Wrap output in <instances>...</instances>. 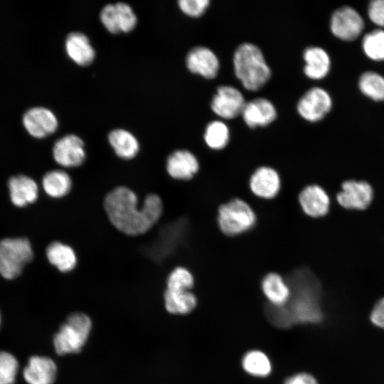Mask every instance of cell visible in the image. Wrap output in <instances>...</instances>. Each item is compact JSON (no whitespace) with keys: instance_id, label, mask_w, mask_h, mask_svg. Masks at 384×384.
I'll use <instances>...</instances> for the list:
<instances>
[{"instance_id":"39","label":"cell","mask_w":384,"mask_h":384,"mask_svg":"<svg viewBox=\"0 0 384 384\" xmlns=\"http://www.w3.org/2000/svg\"><path fill=\"white\" fill-rule=\"evenodd\" d=\"M0 325H1V315H0Z\"/></svg>"},{"instance_id":"36","label":"cell","mask_w":384,"mask_h":384,"mask_svg":"<svg viewBox=\"0 0 384 384\" xmlns=\"http://www.w3.org/2000/svg\"><path fill=\"white\" fill-rule=\"evenodd\" d=\"M368 16L374 23L384 26V0L372 1L368 6Z\"/></svg>"},{"instance_id":"13","label":"cell","mask_w":384,"mask_h":384,"mask_svg":"<svg viewBox=\"0 0 384 384\" xmlns=\"http://www.w3.org/2000/svg\"><path fill=\"white\" fill-rule=\"evenodd\" d=\"M22 122L28 134L37 139L53 134L58 127L55 114L49 109L43 107L28 109L23 114Z\"/></svg>"},{"instance_id":"29","label":"cell","mask_w":384,"mask_h":384,"mask_svg":"<svg viewBox=\"0 0 384 384\" xmlns=\"http://www.w3.org/2000/svg\"><path fill=\"white\" fill-rule=\"evenodd\" d=\"M229 139V129L222 121H213L206 126L204 140L209 148L214 150L223 149L228 144Z\"/></svg>"},{"instance_id":"30","label":"cell","mask_w":384,"mask_h":384,"mask_svg":"<svg viewBox=\"0 0 384 384\" xmlns=\"http://www.w3.org/2000/svg\"><path fill=\"white\" fill-rule=\"evenodd\" d=\"M361 91L375 101H384V78L374 72L363 73L359 80Z\"/></svg>"},{"instance_id":"19","label":"cell","mask_w":384,"mask_h":384,"mask_svg":"<svg viewBox=\"0 0 384 384\" xmlns=\"http://www.w3.org/2000/svg\"><path fill=\"white\" fill-rule=\"evenodd\" d=\"M8 188L11 203L18 208L33 203L38 198V184L34 179L26 175L11 176L8 181Z\"/></svg>"},{"instance_id":"14","label":"cell","mask_w":384,"mask_h":384,"mask_svg":"<svg viewBox=\"0 0 384 384\" xmlns=\"http://www.w3.org/2000/svg\"><path fill=\"white\" fill-rule=\"evenodd\" d=\"M186 64L189 71L206 79L214 78L220 68L217 55L210 49L203 46L192 48L186 55Z\"/></svg>"},{"instance_id":"15","label":"cell","mask_w":384,"mask_h":384,"mask_svg":"<svg viewBox=\"0 0 384 384\" xmlns=\"http://www.w3.org/2000/svg\"><path fill=\"white\" fill-rule=\"evenodd\" d=\"M166 170L169 176L175 180L188 181L198 171L199 163L191 151L178 149L169 155Z\"/></svg>"},{"instance_id":"37","label":"cell","mask_w":384,"mask_h":384,"mask_svg":"<svg viewBox=\"0 0 384 384\" xmlns=\"http://www.w3.org/2000/svg\"><path fill=\"white\" fill-rule=\"evenodd\" d=\"M370 320L375 326L384 329V297L380 298L374 304L370 314Z\"/></svg>"},{"instance_id":"23","label":"cell","mask_w":384,"mask_h":384,"mask_svg":"<svg viewBox=\"0 0 384 384\" xmlns=\"http://www.w3.org/2000/svg\"><path fill=\"white\" fill-rule=\"evenodd\" d=\"M261 289L267 303L274 306H284L291 294L287 280L277 272L265 275L261 282Z\"/></svg>"},{"instance_id":"35","label":"cell","mask_w":384,"mask_h":384,"mask_svg":"<svg viewBox=\"0 0 384 384\" xmlns=\"http://www.w3.org/2000/svg\"><path fill=\"white\" fill-rule=\"evenodd\" d=\"M209 4L208 0H180L178 1L181 11L191 17H199L203 15Z\"/></svg>"},{"instance_id":"24","label":"cell","mask_w":384,"mask_h":384,"mask_svg":"<svg viewBox=\"0 0 384 384\" xmlns=\"http://www.w3.org/2000/svg\"><path fill=\"white\" fill-rule=\"evenodd\" d=\"M107 139L115 154L122 159H132L139 151V141L127 130L113 129L109 133Z\"/></svg>"},{"instance_id":"26","label":"cell","mask_w":384,"mask_h":384,"mask_svg":"<svg viewBox=\"0 0 384 384\" xmlns=\"http://www.w3.org/2000/svg\"><path fill=\"white\" fill-rule=\"evenodd\" d=\"M306 63L304 72L310 79L324 78L330 69V59L327 53L319 47H309L304 52Z\"/></svg>"},{"instance_id":"6","label":"cell","mask_w":384,"mask_h":384,"mask_svg":"<svg viewBox=\"0 0 384 384\" xmlns=\"http://www.w3.org/2000/svg\"><path fill=\"white\" fill-rule=\"evenodd\" d=\"M33 250L26 238H9L0 240V275L6 279L18 277L32 261Z\"/></svg>"},{"instance_id":"22","label":"cell","mask_w":384,"mask_h":384,"mask_svg":"<svg viewBox=\"0 0 384 384\" xmlns=\"http://www.w3.org/2000/svg\"><path fill=\"white\" fill-rule=\"evenodd\" d=\"M46 256L49 263L63 273L72 272L78 265L75 250L61 241L49 243L46 249Z\"/></svg>"},{"instance_id":"31","label":"cell","mask_w":384,"mask_h":384,"mask_svg":"<svg viewBox=\"0 0 384 384\" xmlns=\"http://www.w3.org/2000/svg\"><path fill=\"white\" fill-rule=\"evenodd\" d=\"M193 285V275L184 267L178 266L173 269L166 279V289L171 291L191 290Z\"/></svg>"},{"instance_id":"33","label":"cell","mask_w":384,"mask_h":384,"mask_svg":"<svg viewBox=\"0 0 384 384\" xmlns=\"http://www.w3.org/2000/svg\"><path fill=\"white\" fill-rule=\"evenodd\" d=\"M18 370L16 358L9 352L0 351V384H14Z\"/></svg>"},{"instance_id":"28","label":"cell","mask_w":384,"mask_h":384,"mask_svg":"<svg viewBox=\"0 0 384 384\" xmlns=\"http://www.w3.org/2000/svg\"><path fill=\"white\" fill-rule=\"evenodd\" d=\"M241 366L248 375L257 378L269 376L272 370L270 358L259 349H252L245 352L241 359Z\"/></svg>"},{"instance_id":"34","label":"cell","mask_w":384,"mask_h":384,"mask_svg":"<svg viewBox=\"0 0 384 384\" xmlns=\"http://www.w3.org/2000/svg\"><path fill=\"white\" fill-rule=\"evenodd\" d=\"M265 315L269 322L277 328L286 329L294 326L284 306H274L267 303L265 306Z\"/></svg>"},{"instance_id":"12","label":"cell","mask_w":384,"mask_h":384,"mask_svg":"<svg viewBox=\"0 0 384 384\" xmlns=\"http://www.w3.org/2000/svg\"><path fill=\"white\" fill-rule=\"evenodd\" d=\"M363 26L361 16L349 6H343L335 11L331 19L333 34L343 41L356 39L361 33Z\"/></svg>"},{"instance_id":"5","label":"cell","mask_w":384,"mask_h":384,"mask_svg":"<svg viewBox=\"0 0 384 384\" xmlns=\"http://www.w3.org/2000/svg\"><path fill=\"white\" fill-rule=\"evenodd\" d=\"M257 218L251 206L240 198H233L220 205L218 210L217 222L220 231L233 237L252 229Z\"/></svg>"},{"instance_id":"21","label":"cell","mask_w":384,"mask_h":384,"mask_svg":"<svg viewBox=\"0 0 384 384\" xmlns=\"http://www.w3.org/2000/svg\"><path fill=\"white\" fill-rule=\"evenodd\" d=\"M65 48L68 56L80 66L89 65L95 58V50L88 37L81 32L70 33L66 37Z\"/></svg>"},{"instance_id":"9","label":"cell","mask_w":384,"mask_h":384,"mask_svg":"<svg viewBox=\"0 0 384 384\" xmlns=\"http://www.w3.org/2000/svg\"><path fill=\"white\" fill-rule=\"evenodd\" d=\"M341 188L336 200L343 208L365 210L373 201V190L367 181L346 180L341 183Z\"/></svg>"},{"instance_id":"38","label":"cell","mask_w":384,"mask_h":384,"mask_svg":"<svg viewBox=\"0 0 384 384\" xmlns=\"http://www.w3.org/2000/svg\"><path fill=\"white\" fill-rule=\"evenodd\" d=\"M284 384H319L316 378L306 372H299L287 377Z\"/></svg>"},{"instance_id":"11","label":"cell","mask_w":384,"mask_h":384,"mask_svg":"<svg viewBox=\"0 0 384 384\" xmlns=\"http://www.w3.org/2000/svg\"><path fill=\"white\" fill-rule=\"evenodd\" d=\"M246 102L242 94L237 88L220 86L214 95L210 107L213 112L221 118L230 119L241 114Z\"/></svg>"},{"instance_id":"7","label":"cell","mask_w":384,"mask_h":384,"mask_svg":"<svg viewBox=\"0 0 384 384\" xmlns=\"http://www.w3.org/2000/svg\"><path fill=\"white\" fill-rule=\"evenodd\" d=\"M100 18L104 27L113 34L129 33L137 23L132 8L124 2L105 5L100 11Z\"/></svg>"},{"instance_id":"2","label":"cell","mask_w":384,"mask_h":384,"mask_svg":"<svg viewBox=\"0 0 384 384\" xmlns=\"http://www.w3.org/2000/svg\"><path fill=\"white\" fill-rule=\"evenodd\" d=\"M291 290L284 305L295 324H316L324 319L321 305V289L316 277L309 270L301 268L286 279Z\"/></svg>"},{"instance_id":"17","label":"cell","mask_w":384,"mask_h":384,"mask_svg":"<svg viewBox=\"0 0 384 384\" xmlns=\"http://www.w3.org/2000/svg\"><path fill=\"white\" fill-rule=\"evenodd\" d=\"M299 202L304 213L315 218L326 215L330 206L328 193L316 184L304 187L299 194Z\"/></svg>"},{"instance_id":"1","label":"cell","mask_w":384,"mask_h":384,"mask_svg":"<svg viewBox=\"0 0 384 384\" xmlns=\"http://www.w3.org/2000/svg\"><path fill=\"white\" fill-rule=\"evenodd\" d=\"M103 207L112 225L131 237L149 232L159 222L164 211L163 201L158 194H147L139 206L137 193L124 186L110 190L104 198Z\"/></svg>"},{"instance_id":"4","label":"cell","mask_w":384,"mask_h":384,"mask_svg":"<svg viewBox=\"0 0 384 384\" xmlns=\"http://www.w3.org/2000/svg\"><path fill=\"white\" fill-rule=\"evenodd\" d=\"M92 328V321L83 313H73L68 316L53 338L57 354L79 353L86 343Z\"/></svg>"},{"instance_id":"18","label":"cell","mask_w":384,"mask_h":384,"mask_svg":"<svg viewBox=\"0 0 384 384\" xmlns=\"http://www.w3.org/2000/svg\"><path fill=\"white\" fill-rule=\"evenodd\" d=\"M241 114L245 123L253 129L272 123L277 117V110L269 100L258 97L246 102Z\"/></svg>"},{"instance_id":"25","label":"cell","mask_w":384,"mask_h":384,"mask_svg":"<svg viewBox=\"0 0 384 384\" xmlns=\"http://www.w3.org/2000/svg\"><path fill=\"white\" fill-rule=\"evenodd\" d=\"M42 187L47 196L60 199L68 196L73 188L70 174L63 169H53L46 172L42 178Z\"/></svg>"},{"instance_id":"10","label":"cell","mask_w":384,"mask_h":384,"mask_svg":"<svg viewBox=\"0 0 384 384\" xmlns=\"http://www.w3.org/2000/svg\"><path fill=\"white\" fill-rule=\"evenodd\" d=\"M331 108V99L329 95L320 87H313L305 92L297 107L299 115L311 122L323 119Z\"/></svg>"},{"instance_id":"3","label":"cell","mask_w":384,"mask_h":384,"mask_svg":"<svg viewBox=\"0 0 384 384\" xmlns=\"http://www.w3.org/2000/svg\"><path fill=\"white\" fill-rule=\"evenodd\" d=\"M234 71L243 87L250 91L262 87L271 77V70L261 50L255 44H240L233 55Z\"/></svg>"},{"instance_id":"27","label":"cell","mask_w":384,"mask_h":384,"mask_svg":"<svg viewBox=\"0 0 384 384\" xmlns=\"http://www.w3.org/2000/svg\"><path fill=\"white\" fill-rule=\"evenodd\" d=\"M164 299L166 311L173 314L191 313L198 304L196 296L191 290L171 291L166 289Z\"/></svg>"},{"instance_id":"16","label":"cell","mask_w":384,"mask_h":384,"mask_svg":"<svg viewBox=\"0 0 384 384\" xmlns=\"http://www.w3.org/2000/svg\"><path fill=\"white\" fill-rule=\"evenodd\" d=\"M249 186L252 193L264 199H272L279 193L281 179L278 172L270 166H260L251 175Z\"/></svg>"},{"instance_id":"32","label":"cell","mask_w":384,"mask_h":384,"mask_svg":"<svg viewBox=\"0 0 384 384\" xmlns=\"http://www.w3.org/2000/svg\"><path fill=\"white\" fill-rule=\"evenodd\" d=\"M365 53L372 60H384V31L375 30L366 34L363 40Z\"/></svg>"},{"instance_id":"8","label":"cell","mask_w":384,"mask_h":384,"mask_svg":"<svg viewBox=\"0 0 384 384\" xmlns=\"http://www.w3.org/2000/svg\"><path fill=\"white\" fill-rule=\"evenodd\" d=\"M53 156L55 161L63 168L80 166L86 159L85 143L78 135H64L55 142Z\"/></svg>"},{"instance_id":"20","label":"cell","mask_w":384,"mask_h":384,"mask_svg":"<svg viewBox=\"0 0 384 384\" xmlns=\"http://www.w3.org/2000/svg\"><path fill=\"white\" fill-rule=\"evenodd\" d=\"M56 374L55 362L41 356H31L23 370V378L28 384H53Z\"/></svg>"}]
</instances>
